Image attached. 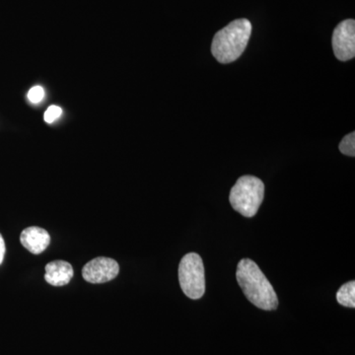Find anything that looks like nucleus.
I'll return each mask as SVG.
<instances>
[{"mask_svg":"<svg viewBox=\"0 0 355 355\" xmlns=\"http://www.w3.org/2000/svg\"><path fill=\"white\" fill-rule=\"evenodd\" d=\"M238 284L250 302L261 310H275L279 298L268 279L254 261L243 259L236 272Z\"/></svg>","mask_w":355,"mask_h":355,"instance_id":"1","label":"nucleus"},{"mask_svg":"<svg viewBox=\"0 0 355 355\" xmlns=\"http://www.w3.org/2000/svg\"><path fill=\"white\" fill-rule=\"evenodd\" d=\"M252 24L247 19H237L216 33L211 53L217 62L226 64L235 62L246 50L251 37Z\"/></svg>","mask_w":355,"mask_h":355,"instance_id":"2","label":"nucleus"},{"mask_svg":"<svg viewBox=\"0 0 355 355\" xmlns=\"http://www.w3.org/2000/svg\"><path fill=\"white\" fill-rule=\"evenodd\" d=\"M265 196V184L259 178L243 176L231 189V207L245 217L256 216Z\"/></svg>","mask_w":355,"mask_h":355,"instance_id":"3","label":"nucleus"},{"mask_svg":"<svg viewBox=\"0 0 355 355\" xmlns=\"http://www.w3.org/2000/svg\"><path fill=\"white\" fill-rule=\"evenodd\" d=\"M180 286L184 295L197 300L205 292V266L197 253H189L182 259L179 266Z\"/></svg>","mask_w":355,"mask_h":355,"instance_id":"4","label":"nucleus"},{"mask_svg":"<svg viewBox=\"0 0 355 355\" xmlns=\"http://www.w3.org/2000/svg\"><path fill=\"white\" fill-rule=\"evenodd\" d=\"M334 53L342 62H347L355 57V21L347 19L336 26L333 34Z\"/></svg>","mask_w":355,"mask_h":355,"instance_id":"5","label":"nucleus"},{"mask_svg":"<svg viewBox=\"0 0 355 355\" xmlns=\"http://www.w3.org/2000/svg\"><path fill=\"white\" fill-rule=\"evenodd\" d=\"M120 272V266L113 259L96 258L84 266L83 279L90 284H105L116 279Z\"/></svg>","mask_w":355,"mask_h":355,"instance_id":"6","label":"nucleus"},{"mask_svg":"<svg viewBox=\"0 0 355 355\" xmlns=\"http://www.w3.org/2000/svg\"><path fill=\"white\" fill-rule=\"evenodd\" d=\"M20 242L23 247L32 254L43 253L51 243L50 234L43 228L28 227L20 235Z\"/></svg>","mask_w":355,"mask_h":355,"instance_id":"7","label":"nucleus"},{"mask_svg":"<svg viewBox=\"0 0 355 355\" xmlns=\"http://www.w3.org/2000/svg\"><path fill=\"white\" fill-rule=\"evenodd\" d=\"M73 268L65 261H53L46 266L44 279L53 286L69 284L73 277Z\"/></svg>","mask_w":355,"mask_h":355,"instance_id":"8","label":"nucleus"},{"mask_svg":"<svg viewBox=\"0 0 355 355\" xmlns=\"http://www.w3.org/2000/svg\"><path fill=\"white\" fill-rule=\"evenodd\" d=\"M336 300L345 307H355V282L354 280L343 284L338 289V293H336Z\"/></svg>","mask_w":355,"mask_h":355,"instance_id":"9","label":"nucleus"},{"mask_svg":"<svg viewBox=\"0 0 355 355\" xmlns=\"http://www.w3.org/2000/svg\"><path fill=\"white\" fill-rule=\"evenodd\" d=\"M340 153L345 155L354 157L355 156V132H350L349 135L343 137L340 141Z\"/></svg>","mask_w":355,"mask_h":355,"instance_id":"10","label":"nucleus"},{"mask_svg":"<svg viewBox=\"0 0 355 355\" xmlns=\"http://www.w3.org/2000/svg\"><path fill=\"white\" fill-rule=\"evenodd\" d=\"M62 110L60 107L55 106V105H53V106L49 107L48 110H46V113L44 114V121L48 123H55V121L62 116Z\"/></svg>","mask_w":355,"mask_h":355,"instance_id":"11","label":"nucleus"},{"mask_svg":"<svg viewBox=\"0 0 355 355\" xmlns=\"http://www.w3.org/2000/svg\"><path fill=\"white\" fill-rule=\"evenodd\" d=\"M44 90L42 86H34V87L30 89L29 92H28V99H29V101L33 103V104H38V103L44 99Z\"/></svg>","mask_w":355,"mask_h":355,"instance_id":"12","label":"nucleus"},{"mask_svg":"<svg viewBox=\"0 0 355 355\" xmlns=\"http://www.w3.org/2000/svg\"><path fill=\"white\" fill-rule=\"evenodd\" d=\"M4 254H6V242H4L2 235L0 234V265L3 261Z\"/></svg>","mask_w":355,"mask_h":355,"instance_id":"13","label":"nucleus"}]
</instances>
